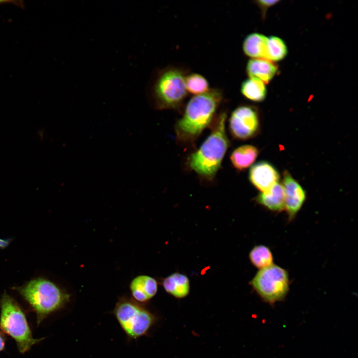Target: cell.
Instances as JSON below:
<instances>
[{"label": "cell", "mask_w": 358, "mask_h": 358, "mask_svg": "<svg viewBox=\"0 0 358 358\" xmlns=\"http://www.w3.org/2000/svg\"><path fill=\"white\" fill-rule=\"evenodd\" d=\"M217 89L194 96L187 103L184 114L175 125L177 138L181 141L195 139L210 124L222 98Z\"/></svg>", "instance_id": "6da1fadb"}, {"label": "cell", "mask_w": 358, "mask_h": 358, "mask_svg": "<svg viewBox=\"0 0 358 358\" xmlns=\"http://www.w3.org/2000/svg\"><path fill=\"white\" fill-rule=\"evenodd\" d=\"M226 116L225 113L219 115L210 134L189 158L190 168L208 180L214 178L221 167L229 146L225 129Z\"/></svg>", "instance_id": "7a4b0ae2"}, {"label": "cell", "mask_w": 358, "mask_h": 358, "mask_svg": "<svg viewBox=\"0 0 358 358\" xmlns=\"http://www.w3.org/2000/svg\"><path fill=\"white\" fill-rule=\"evenodd\" d=\"M15 289L35 313L37 326L49 315L63 308L71 298L66 290L42 278L33 279Z\"/></svg>", "instance_id": "3957f363"}, {"label": "cell", "mask_w": 358, "mask_h": 358, "mask_svg": "<svg viewBox=\"0 0 358 358\" xmlns=\"http://www.w3.org/2000/svg\"><path fill=\"white\" fill-rule=\"evenodd\" d=\"M0 326L2 331L16 342L21 353L29 351L44 338L33 337L25 313L17 302L4 293L0 300Z\"/></svg>", "instance_id": "277c9868"}, {"label": "cell", "mask_w": 358, "mask_h": 358, "mask_svg": "<svg viewBox=\"0 0 358 358\" xmlns=\"http://www.w3.org/2000/svg\"><path fill=\"white\" fill-rule=\"evenodd\" d=\"M113 314L128 339L131 340L147 335L157 319L143 304L126 295L118 299Z\"/></svg>", "instance_id": "5b68a950"}, {"label": "cell", "mask_w": 358, "mask_h": 358, "mask_svg": "<svg viewBox=\"0 0 358 358\" xmlns=\"http://www.w3.org/2000/svg\"><path fill=\"white\" fill-rule=\"evenodd\" d=\"M185 78L181 71L175 68L164 70L157 75L150 88L156 108H175L182 103L187 95Z\"/></svg>", "instance_id": "8992f818"}, {"label": "cell", "mask_w": 358, "mask_h": 358, "mask_svg": "<svg viewBox=\"0 0 358 358\" xmlns=\"http://www.w3.org/2000/svg\"><path fill=\"white\" fill-rule=\"evenodd\" d=\"M251 285L265 302L273 304L285 298L289 290L287 271L276 265L259 269L250 282Z\"/></svg>", "instance_id": "52a82bcc"}, {"label": "cell", "mask_w": 358, "mask_h": 358, "mask_svg": "<svg viewBox=\"0 0 358 358\" xmlns=\"http://www.w3.org/2000/svg\"><path fill=\"white\" fill-rule=\"evenodd\" d=\"M257 111L250 106L237 107L229 120V129L232 135L239 140H247L254 136L259 128Z\"/></svg>", "instance_id": "ba28073f"}, {"label": "cell", "mask_w": 358, "mask_h": 358, "mask_svg": "<svg viewBox=\"0 0 358 358\" xmlns=\"http://www.w3.org/2000/svg\"><path fill=\"white\" fill-rule=\"evenodd\" d=\"M283 186L285 192V209L289 221L293 220L306 199L305 191L291 174L283 173Z\"/></svg>", "instance_id": "9c48e42d"}, {"label": "cell", "mask_w": 358, "mask_h": 358, "mask_svg": "<svg viewBox=\"0 0 358 358\" xmlns=\"http://www.w3.org/2000/svg\"><path fill=\"white\" fill-rule=\"evenodd\" d=\"M279 177L276 168L266 161L255 164L249 172L251 183L261 192L268 190L278 182Z\"/></svg>", "instance_id": "30bf717a"}, {"label": "cell", "mask_w": 358, "mask_h": 358, "mask_svg": "<svg viewBox=\"0 0 358 358\" xmlns=\"http://www.w3.org/2000/svg\"><path fill=\"white\" fill-rule=\"evenodd\" d=\"M129 289L132 298L136 301L144 304L151 299L157 293L158 283L151 276L146 275H138L133 278Z\"/></svg>", "instance_id": "8fae6325"}, {"label": "cell", "mask_w": 358, "mask_h": 358, "mask_svg": "<svg viewBox=\"0 0 358 358\" xmlns=\"http://www.w3.org/2000/svg\"><path fill=\"white\" fill-rule=\"evenodd\" d=\"M256 201L267 209L280 212L285 209V192L282 184L276 183L268 190L259 193Z\"/></svg>", "instance_id": "7c38bea8"}, {"label": "cell", "mask_w": 358, "mask_h": 358, "mask_svg": "<svg viewBox=\"0 0 358 358\" xmlns=\"http://www.w3.org/2000/svg\"><path fill=\"white\" fill-rule=\"evenodd\" d=\"M278 67L272 62L263 59H252L247 64L246 71L250 78L268 83L277 73Z\"/></svg>", "instance_id": "4fadbf2b"}, {"label": "cell", "mask_w": 358, "mask_h": 358, "mask_svg": "<svg viewBox=\"0 0 358 358\" xmlns=\"http://www.w3.org/2000/svg\"><path fill=\"white\" fill-rule=\"evenodd\" d=\"M268 37L258 33L248 35L243 43L244 53L253 59L266 60Z\"/></svg>", "instance_id": "5bb4252c"}, {"label": "cell", "mask_w": 358, "mask_h": 358, "mask_svg": "<svg viewBox=\"0 0 358 358\" xmlns=\"http://www.w3.org/2000/svg\"><path fill=\"white\" fill-rule=\"evenodd\" d=\"M258 149L251 145H243L235 149L231 153L230 160L233 166L242 171L249 167L258 155Z\"/></svg>", "instance_id": "9a60e30c"}, {"label": "cell", "mask_w": 358, "mask_h": 358, "mask_svg": "<svg viewBox=\"0 0 358 358\" xmlns=\"http://www.w3.org/2000/svg\"><path fill=\"white\" fill-rule=\"evenodd\" d=\"M162 284L164 290L177 298L185 297L190 290L189 279L179 273L170 275L163 280Z\"/></svg>", "instance_id": "2e32d148"}, {"label": "cell", "mask_w": 358, "mask_h": 358, "mask_svg": "<svg viewBox=\"0 0 358 358\" xmlns=\"http://www.w3.org/2000/svg\"><path fill=\"white\" fill-rule=\"evenodd\" d=\"M240 90L244 97L253 101H262L266 96L267 90L264 83L257 79L245 80L242 82Z\"/></svg>", "instance_id": "e0dca14e"}, {"label": "cell", "mask_w": 358, "mask_h": 358, "mask_svg": "<svg viewBox=\"0 0 358 358\" xmlns=\"http://www.w3.org/2000/svg\"><path fill=\"white\" fill-rule=\"evenodd\" d=\"M251 264L261 269L273 264V254L269 247L264 245L255 246L249 254Z\"/></svg>", "instance_id": "ac0fdd59"}, {"label": "cell", "mask_w": 358, "mask_h": 358, "mask_svg": "<svg viewBox=\"0 0 358 358\" xmlns=\"http://www.w3.org/2000/svg\"><path fill=\"white\" fill-rule=\"evenodd\" d=\"M287 52L286 44L282 39L275 36L268 37L266 60L271 62L281 60Z\"/></svg>", "instance_id": "d6986e66"}, {"label": "cell", "mask_w": 358, "mask_h": 358, "mask_svg": "<svg viewBox=\"0 0 358 358\" xmlns=\"http://www.w3.org/2000/svg\"><path fill=\"white\" fill-rule=\"evenodd\" d=\"M185 83L186 90L196 95L204 93L209 90L207 80L199 74L193 73L186 77Z\"/></svg>", "instance_id": "ffe728a7"}, {"label": "cell", "mask_w": 358, "mask_h": 358, "mask_svg": "<svg viewBox=\"0 0 358 358\" xmlns=\"http://www.w3.org/2000/svg\"><path fill=\"white\" fill-rule=\"evenodd\" d=\"M278 0H258L257 4L261 8H266L269 7L275 3H277Z\"/></svg>", "instance_id": "44dd1931"}, {"label": "cell", "mask_w": 358, "mask_h": 358, "mask_svg": "<svg viewBox=\"0 0 358 358\" xmlns=\"http://www.w3.org/2000/svg\"><path fill=\"white\" fill-rule=\"evenodd\" d=\"M6 3H11L22 8H24V2L22 0H0V4Z\"/></svg>", "instance_id": "7402d4cb"}, {"label": "cell", "mask_w": 358, "mask_h": 358, "mask_svg": "<svg viewBox=\"0 0 358 358\" xmlns=\"http://www.w3.org/2000/svg\"><path fill=\"white\" fill-rule=\"evenodd\" d=\"M11 242V239H0V248L4 249L9 245Z\"/></svg>", "instance_id": "603a6c76"}, {"label": "cell", "mask_w": 358, "mask_h": 358, "mask_svg": "<svg viewBox=\"0 0 358 358\" xmlns=\"http://www.w3.org/2000/svg\"><path fill=\"white\" fill-rule=\"evenodd\" d=\"M5 345V338L4 335L0 331V351H2Z\"/></svg>", "instance_id": "cb8c5ba5"}]
</instances>
